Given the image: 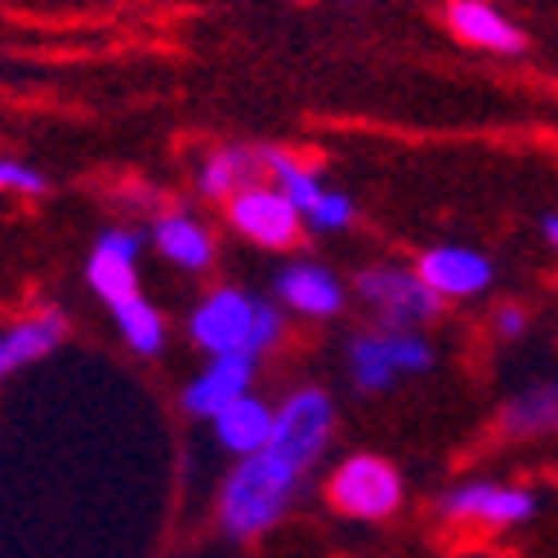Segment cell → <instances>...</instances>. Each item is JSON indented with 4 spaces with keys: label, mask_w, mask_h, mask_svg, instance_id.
<instances>
[{
    "label": "cell",
    "mask_w": 558,
    "mask_h": 558,
    "mask_svg": "<svg viewBox=\"0 0 558 558\" xmlns=\"http://www.w3.org/2000/svg\"><path fill=\"white\" fill-rule=\"evenodd\" d=\"M415 272L425 277V287L438 300H478L496 282V264L478 246H429L415 264Z\"/></svg>",
    "instance_id": "9c48e42d"
},
{
    "label": "cell",
    "mask_w": 558,
    "mask_h": 558,
    "mask_svg": "<svg viewBox=\"0 0 558 558\" xmlns=\"http://www.w3.org/2000/svg\"><path fill=\"white\" fill-rule=\"evenodd\" d=\"M447 27H451L456 40L474 45V50H487V54H500V59H519L532 45V36L500 5H492V0H451Z\"/></svg>",
    "instance_id": "30bf717a"
},
{
    "label": "cell",
    "mask_w": 558,
    "mask_h": 558,
    "mask_svg": "<svg viewBox=\"0 0 558 558\" xmlns=\"http://www.w3.org/2000/svg\"><path fill=\"white\" fill-rule=\"evenodd\" d=\"M228 219L232 228L251 238L255 246H268V251H287L295 238H300V210L277 193V189H264V183H251V189L232 193L228 197Z\"/></svg>",
    "instance_id": "ba28073f"
},
{
    "label": "cell",
    "mask_w": 558,
    "mask_h": 558,
    "mask_svg": "<svg viewBox=\"0 0 558 558\" xmlns=\"http://www.w3.org/2000/svg\"><path fill=\"white\" fill-rule=\"evenodd\" d=\"M434 366V344L415 327H380L349 344V376L362 393H385L402 376H421Z\"/></svg>",
    "instance_id": "3957f363"
},
{
    "label": "cell",
    "mask_w": 558,
    "mask_h": 558,
    "mask_svg": "<svg viewBox=\"0 0 558 558\" xmlns=\"http://www.w3.org/2000/svg\"><path fill=\"white\" fill-rule=\"evenodd\" d=\"M0 189H14V193H40L45 189V174L23 166V161H0Z\"/></svg>",
    "instance_id": "7402d4cb"
},
{
    "label": "cell",
    "mask_w": 558,
    "mask_h": 558,
    "mask_svg": "<svg viewBox=\"0 0 558 558\" xmlns=\"http://www.w3.org/2000/svg\"><path fill=\"white\" fill-rule=\"evenodd\" d=\"M536 492L519 487V483H492V478H474V483H456L451 492H442L438 514L451 527H487V532H509L536 519Z\"/></svg>",
    "instance_id": "5b68a950"
},
{
    "label": "cell",
    "mask_w": 558,
    "mask_h": 558,
    "mask_svg": "<svg viewBox=\"0 0 558 558\" xmlns=\"http://www.w3.org/2000/svg\"><path fill=\"white\" fill-rule=\"evenodd\" d=\"M496 429L505 438H549L558 434V376L554 380H536L527 389H519L496 415Z\"/></svg>",
    "instance_id": "9a60e30c"
},
{
    "label": "cell",
    "mask_w": 558,
    "mask_h": 558,
    "mask_svg": "<svg viewBox=\"0 0 558 558\" xmlns=\"http://www.w3.org/2000/svg\"><path fill=\"white\" fill-rule=\"evenodd\" d=\"M541 238H545L549 251H558V210H549V215L541 219Z\"/></svg>",
    "instance_id": "cb8c5ba5"
},
{
    "label": "cell",
    "mask_w": 558,
    "mask_h": 558,
    "mask_svg": "<svg viewBox=\"0 0 558 558\" xmlns=\"http://www.w3.org/2000/svg\"><path fill=\"white\" fill-rule=\"evenodd\" d=\"M300 487H304V474L295 464L277 460L272 451L242 456V464L223 478V492H219V527L232 541H255L272 523H282Z\"/></svg>",
    "instance_id": "6da1fadb"
},
{
    "label": "cell",
    "mask_w": 558,
    "mask_h": 558,
    "mask_svg": "<svg viewBox=\"0 0 558 558\" xmlns=\"http://www.w3.org/2000/svg\"><path fill=\"white\" fill-rule=\"evenodd\" d=\"M189 336L197 349H206L210 357L223 353H242V357H259L277 336H282V313L268 300L246 295V291H215L206 295L193 317H189Z\"/></svg>",
    "instance_id": "7a4b0ae2"
},
{
    "label": "cell",
    "mask_w": 558,
    "mask_h": 558,
    "mask_svg": "<svg viewBox=\"0 0 558 558\" xmlns=\"http://www.w3.org/2000/svg\"><path fill=\"white\" fill-rule=\"evenodd\" d=\"M277 295L304 317H336L344 308L340 277L331 268H322V264H308V259L287 264L282 272H277Z\"/></svg>",
    "instance_id": "5bb4252c"
},
{
    "label": "cell",
    "mask_w": 558,
    "mask_h": 558,
    "mask_svg": "<svg viewBox=\"0 0 558 558\" xmlns=\"http://www.w3.org/2000/svg\"><path fill=\"white\" fill-rule=\"evenodd\" d=\"M134 259H138V238L125 228H108L95 255H89L85 264V277H89V287H95L99 300L117 304L125 295H138V272H134Z\"/></svg>",
    "instance_id": "7c38bea8"
},
{
    "label": "cell",
    "mask_w": 558,
    "mask_h": 558,
    "mask_svg": "<svg viewBox=\"0 0 558 558\" xmlns=\"http://www.w3.org/2000/svg\"><path fill=\"white\" fill-rule=\"evenodd\" d=\"M331 429H336V402L322 389H300L282 402V411H272V434L264 451L295 464L300 474H308L317 456L327 451Z\"/></svg>",
    "instance_id": "8992f818"
},
{
    "label": "cell",
    "mask_w": 558,
    "mask_h": 558,
    "mask_svg": "<svg viewBox=\"0 0 558 558\" xmlns=\"http://www.w3.org/2000/svg\"><path fill=\"white\" fill-rule=\"evenodd\" d=\"M527 322H532V317H527L523 304H500V308H496V336H500V340H523V336H527Z\"/></svg>",
    "instance_id": "603a6c76"
},
{
    "label": "cell",
    "mask_w": 558,
    "mask_h": 558,
    "mask_svg": "<svg viewBox=\"0 0 558 558\" xmlns=\"http://www.w3.org/2000/svg\"><path fill=\"white\" fill-rule=\"evenodd\" d=\"M268 174L264 166V148H246V144H228L219 153L206 157L202 166V193L206 197H232V193H242L251 189V183H259Z\"/></svg>",
    "instance_id": "ac0fdd59"
},
{
    "label": "cell",
    "mask_w": 558,
    "mask_h": 558,
    "mask_svg": "<svg viewBox=\"0 0 558 558\" xmlns=\"http://www.w3.org/2000/svg\"><path fill=\"white\" fill-rule=\"evenodd\" d=\"M357 295L371 304L385 327H425L442 313V300L425 287V277L402 264H371L357 272Z\"/></svg>",
    "instance_id": "52a82bcc"
},
{
    "label": "cell",
    "mask_w": 558,
    "mask_h": 558,
    "mask_svg": "<svg viewBox=\"0 0 558 558\" xmlns=\"http://www.w3.org/2000/svg\"><path fill=\"white\" fill-rule=\"evenodd\" d=\"M402 496H407V487H402L398 464H389L385 456H371V451L340 460V470L327 483V500L340 514L362 519V523L393 519L402 509Z\"/></svg>",
    "instance_id": "277c9868"
},
{
    "label": "cell",
    "mask_w": 558,
    "mask_h": 558,
    "mask_svg": "<svg viewBox=\"0 0 558 558\" xmlns=\"http://www.w3.org/2000/svg\"><path fill=\"white\" fill-rule=\"evenodd\" d=\"M268 434H272V411H268L259 398H251V393H242L238 402H228V407L215 415V438H219V447H228L232 456H255V451H264V447H268Z\"/></svg>",
    "instance_id": "e0dca14e"
},
{
    "label": "cell",
    "mask_w": 558,
    "mask_h": 558,
    "mask_svg": "<svg viewBox=\"0 0 558 558\" xmlns=\"http://www.w3.org/2000/svg\"><path fill=\"white\" fill-rule=\"evenodd\" d=\"M353 215H357V210H353V202H349L344 193H322L304 219H308L313 228H322V232H340V228L353 223Z\"/></svg>",
    "instance_id": "44dd1931"
},
{
    "label": "cell",
    "mask_w": 558,
    "mask_h": 558,
    "mask_svg": "<svg viewBox=\"0 0 558 558\" xmlns=\"http://www.w3.org/2000/svg\"><path fill=\"white\" fill-rule=\"evenodd\" d=\"M251 380H255V357H242V353L210 357V366L189 385V393H183V407H189V415L215 421L228 402L251 393Z\"/></svg>",
    "instance_id": "8fae6325"
},
{
    "label": "cell",
    "mask_w": 558,
    "mask_h": 558,
    "mask_svg": "<svg viewBox=\"0 0 558 558\" xmlns=\"http://www.w3.org/2000/svg\"><path fill=\"white\" fill-rule=\"evenodd\" d=\"M112 317H117V327L125 336V344L134 353H144V357H157L166 349V317L144 300V295H125L112 304Z\"/></svg>",
    "instance_id": "d6986e66"
},
{
    "label": "cell",
    "mask_w": 558,
    "mask_h": 558,
    "mask_svg": "<svg viewBox=\"0 0 558 558\" xmlns=\"http://www.w3.org/2000/svg\"><path fill=\"white\" fill-rule=\"evenodd\" d=\"M68 336V322L59 308H45L36 317H23L14 322L10 331H0V380H10L14 371L40 362V357H50Z\"/></svg>",
    "instance_id": "4fadbf2b"
},
{
    "label": "cell",
    "mask_w": 558,
    "mask_h": 558,
    "mask_svg": "<svg viewBox=\"0 0 558 558\" xmlns=\"http://www.w3.org/2000/svg\"><path fill=\"white\" fill-rule=\"evenodd\" d=\"M264 166H268V179H277V193H282L300 215H308L313 202L327 193V189H322V179H317L313 170H304V166H300L295 157H287V153L264 148Z\"/></svg>",
    "instance_id": "ffe728a7"
},
{
    "label": "cell",
    "mask_w": 558,
    "mask_h": 558,
    "mask_svg": "<svg viewBox=\"0 0 558 558\" xmlns=\"http://www.w3.org/2000/svg\"><path fill=\"white\" fill-rule=\"evenodd\" d=\"M153 242H157V251H161L170 264L189 268V272H202V268H210V259H215L210 232H206L193 215H183V210H170V215H161V219L153 223Z\"/></svg>",
    "instance_id": "2e32d148"
}]
</instances>
